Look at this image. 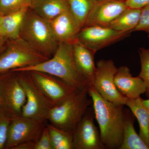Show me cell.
I'll list each match as a JSON object with an SVG mask.
<instances>
[{
	"instance_id": "cell-1",
	"label": "cell",
	"mask_w": 149,
	"mask_h": 149,
	"mask_svg": "<svg viewBox=\"0 0 149 149\" xmlns=\"http://www.w3.org/2000/svg\"><path fill=\"white\" fill-rule=\"evenodd\" d=\"M88 91L103 144L106 149H119L123 140L124 105L107 100L93 86H89Z\"/></svg>"
},
{
	"instance_id": "cell-2",
	"label": "cell",
	"mask_w": 149,
	"mask_h": 149,
	"mask_svg": "<svg viewBox=\"0 0 149 149\" xmlns=\"http://www.w3.org/2000/svg\"><path fill=\"white\" fill-rule=\"evenodd\" d=\"M38 71L54 75L77 90L88 89V85L81 77L75 66L72 44L59 43L57 49L52 58L39 64L12 70Z\"/></svg>"
},
{
	"instance_id": "cell-3",
	"label": "cell",
	"mask_w": 149,
	"mask_h": 149,
	"mask_svg": "<svg viewBox=\"0 0 149 149\" xmlns=\"http://www.w3.org/2000/svg\"><path fill=\"white\" fill-rule=\"evenodd\" d=\"M88 90L77 91L59 105L52 108L48 118L49 123L72 134L89 108L93 105Z\"/></svg>"
},
{
	"instance_id": "cell-4",
	"label": "cell",
	"mask_w": 149,
	"mask_h": 149,
	"mask_svg": "<svg viewBox=\"0 0 149 149\" xmlns=\"http://www.w3.org/2000/svg\"><path fill=\"white\" fill-rule=\"evenodd\" d=\"M19 37L49 58L54 54L58 45L49 21L30 8L22 24Z\"/></svg>"
},
{
	"instance_id": "cell-5",
	"label": "cell",
	"mask_w": 149,
	"mask_h": 149,
	"mask_svg": "<svg viewBox=\"0 0 149 149\" xmlns=\"http://www.w3.org/2000/svg\"><path fill=\"white\" fill-rule=\"evenodd\" d=\"M12 42L0 56V74L33 66L49 58L19 38Z\"/></svg>"
},
{
	"instance_id": "cell-6",
	"label": "cell",
	"mask_w": 149,
	"mask_h": 149,
	"mask_svg": "<svg viewBox=\"0 0 149 149\" xmlns=\"http://www.w3.org/2000/svg\"><path fill=\"white\" fill-rule=\"evenodd\" d=\"M16 72L26 97L21 115L40 121H48L52 107L32 80L29 72Z\"/></svg>"
},
{
	"instance_id": "cell-7",
	"label": "cell",
	"mask_w": 149,
	"mask_h": 149,
	"mask_svg": "<svg viewBox=\"0 0 149 149\" xmlns=\"http://www.w3.org/2000/svg\"><path fill=\"white\" fill-rule=\"evenodd\" d=\"M26 97L17 73L0 76V111L11 119L22 115Z\"/></svg>"
},
{
	"instance_id": "cell-8",
	"label": "cell",
	"mask_w": 149,
	"mask_h": 149,
	"mask_svg": "<svg viewBox=\"0 0 149 149\" xmlns=\"http://www.w3.org/2000/svg\"><path fill=\"white\" fill-rule=\"evenodd\" d=\"M93 86L97 92L109 101L125 105L127 99L118 91L114 83L118 68L111 60L102 59L97 63Z\"/></svg>"
},
{
	"instance_id": "cell-9",
	"label": "cell",
	"mask_w": 149,
	"mask_h": 149,
	"mask_svg": "<svg viewBox=\"0 0 149 149\" xmlns=\"http://www.w3.org/2000/svg\"><path fill=\"white\" fill-rule=\"evenodd\" d=\"M48 123V121H40L22 115L14 118L9 126L5 148L13 149L25 142L37 143Z\"/></svg>"
},
{
	"instance_id": "cell-10",
	"label": "cell",
	"mask_w": 149,
	"mask_h": 149,
	"mask_svg": "<svg viewBox=\"0 0 149 149\" xmlns=\"http://www.w3.org/2000/svg\"><path fill=\"white\" fill-rule=\"evenodd\" d=\"M28 72L52 107L59 105L78 91L54 75L38 71Z\"/></svg>"
},
{
	"instance_id": "cell-11",
	"label": "cell",
	"mask_w": 149,
	"mask_h": 149,
	"mask_svg": "<svg viewBox=\"0 0 149 149\" xmlns=\"http://www.w3.org/2000/svg\"><path fill=\"white\" fill-rule=\"evenodd\" d=\"M130 31H119L109 27L85 26L79 32L77 40L95 54L98 51L129 37Z\"/></svg>"
},
{
	"instance_id": "cell-12",
	"label": "cell",
	"mask_w": 149,
	"mask_h": 149,
	"mask_svg": "<svg viewBox=\"0 0 149 149\" xmlns=\"http://www.w3.org/2000/svg\"><path fill=\"white\" fill-rule=\"evenodd\" d=\"M93 105L72 133L73 149H106L102 142L100 130L94 122Z\"/></svg>"
},
{
	"instance_id": "cell-13",
	"label": "cell",
	"mask_w": 149,
	"mask_h": 149,
	"mask_svg": "<svg viewBox=\"0 0 149 149\" xmlns=\"http://www.w3.org/2000/svg\"><path fill=\"white\" fill-rule=\"evenodd\" d=\"M128 8L123 0H97L88 14L84 27H109Z\"/></svg>"
},
{
	"instance_id": "cell-14",
	"label": "cell",
	"mask_w": 149,
	"mask_h": 149,
	"mask_svg": "<svg viewBox=\"0 0 149 149\" xmlns=\"http://www.w3.org/2000/svg\"><path fill=\"white\" fill-rule=\"evenodd\" d=\"M49 21L53 33L58 43L72 44L77 40L82 27L70 10L63 13Z\"/></svg>"
},
{
	"instance_id": "cell-15",
	"label": "cell",
	"mask_w": 149,
	"mask_h": 149,
	"mask_svg": "<svg viewBox=\"0 0 149 149\" xmlns=\"http://www.w3.org/2000/svg\"><path fill=\"white\" fill-rule=\"evenodd\" d=\"M114 83L118 91L127 99H136L146 92V86L139 77H133L128 67L118 68Z\"/></svg>"
},
{
	"instance_id": "cell-16",
	"label": "cell",
	"mask_w": 149,
	"mask_h": 149,
	"mask_svg": "<svg viewBox=\"0 0 149 149\" xmlns=\"http://www.w3.org/2000/svg\"><path fill=\"white\" fill-rule=\"evenodd\" d=\"M75 66L81 77L89 86H93L96 67L95 54L82 45L78 40L72 44Z\"/></svg>"
},
{
	"instance_id": "cell-17",
	"label": "cell",
	"mask_w": 149,
	"mask_h": 149,
	"mask_svg": "<svg viewBox=\"0 0 149 149\" xmlns=\"http://www.w3.org/2000/svg\"><path fill=\"white\" fill-rule=\"evenodd\" d=\"M135 119L130 110L124 109L123 140L119 149H149L135 130Z\"/></svg>"
},
{
	"instance_id": "cell-18",
	"label": "cell",
	"mask_w": 149,
	"mask_h": 149,
	"mask_svg": "<svg viewBox=\"0 0 149 149\" xmlns=\"http://www.w3.org/2000/svg\"><path fill=\"white\" fill-rule=\"evenodd\" d=\"M30 8L48 21L70 10L68 0H33Z\"/></svg>"
},
{
	"instance_id": "cell-19",
	"label": "cell",
	"mask_w": 149,
	"mask_h": 149,
	"mask_svg": "<svg viewBox=\"0 0 149 149\" xmlns=\"http://www.w3.org/2000/svg\"><path fill=\"white\" fill-rule=\"evenodd\" d=\"M125 105L137 118L140 128L139 136L149 148V110L141 97L127 99Z\"/></svg>"
},
{
	"instance_id": "cell-20",
	"label": "cell",
	"mask_w": 149,
	"mask_h": 149,
	"mask_svg": "<svg viewBox=\"0 0 149 149\" xmlns=\"http://www.w3.org/2000/svg\"><path fill=\"white\" fill-rule=\"evenodd\" d=\"M29 8L3 15L1 36L11 40L20 38L19 33L25 15Z\"/></svg>"
},
{
	"instance_id": "cell-21",
	"label": "cell",
	"mask_w": 149,
	"mask_h": 149,
	"mask_svg": "<svg viewBox=\"0 0 149 149\" xmlns=\"http://www.w3.org/2000/svg\"><path fill=\"white\" fill-rule=\"evenodd\" d=\"M142 9L128 8L113 20L109 28L119 31L133 32L139 24Z\"/></svg>"
},
{
	"instance_id": "cell-22",
	"label": "cell",
	"mask_w": 149,
	"mask_h": 149,
	"mask_svg": "<svg viewBox=\"0 0 149 149\" xmlns=\"http://www.w3.org/2000/svg\"><path fill=\"white\" fill-rule=\"evenodd\" d=\"M53 149H73L72 133L47 123Z\"/></svg>"
},
{
	"instance_id": "cell-23",
	"label": "cell",
	"mask_w": 149,
	"mask_h": 149,
	"mask_svg": "<svg viewBox=\"0 0 149 149\" xmlns=\"http://www.w3.org/2000/svg\"><path fill=\"white\" fill-rule=\"evenodd\" d=\"M97 0H68L69 9L82 28L88 14Z\"/></svg>"
},
{
	"instance_id": "cell-24",
	"label": "cell",
	"mask_w": 149,
	"mask_h": 149,
	"mask_svg": "<svg viewBox=\"0 0 149 149\" xmlns=\"http://www.w3.org/2000/svg\"><path fill=\"white\" fill-rule=\"evenodd\" d=\"M33 0H0V13L3 15L30 8Z\"/></svg>"
},
{
	"instance_id": "cell-25",
	"label": "cell",
	"mask_w": 149,
	"mask_h": 149,
	"mask_svg": "<svg viewBox=\"0 0 149 149\" xmlns=\"http://www.w3.org/2000/svg\"><path fill=\"white\" fill-rule=\"evenodd\" d=\"M139 52L141 63V70L139 76L146 86V96L149 98V48H139Z\"/></svg>"
},
{
	"instance_id": "cell-26",
	"label": "cell",
	"mask_w": 149,
	"mask_h": 149,
	"mask_svg": "<svg viewBox=\"0 0 149 149\" xmlns=\"http://www.w3.org/2000/svg\"><path fill=\"white\" fill-rule=\"evenodd\" d=\"M11 120L9 116L0 111V149L4 148L5 147Z\"/></svg>"
},
{
	"instance_id": "cell-27",
	"label": "cell",
	"mask_w": 149,
	"mask_h": 149,
	"mask_svg": "<svg viewBox=\"0 0 149 149\" xmlns=\"http://www.w3.org/2000/svg\"><path fill=\"white\" fill-rule=\"evenodd\" d=\"M133 31H144L149 35V5L142 9L139 24Z\"/></svg>"
},
{
	"instance_id": "cell-28",
	"label": "cell",
	"mask_w": 149,
	"mask_h": 149,
	"mask_svg": "<svg viewBox=\"0 0 149 149\" xmlns=\"http://www.w3.org/2000/svg\"><path fill=\"white\" fill-rule=\"evenodd\" d=\"M35 149H53L47 124L35 144Z\"/></svg>"
},
{
	"instance_id": "cell-29",
	"label": "cell",
	"mask_w": 149,
	"mask_h": 149,
	"mask_svg": "<svg viewBox=\"0 0 149 149\" xmlns=\"http://www.w3.org/2000/svg\"><path fill=\"white\" fill-rule=\"evenodd\" d=\"M125 3L128 8L142 9L149 5V0H125Z\"/></svg>"
},
{
	"instance_id": "cell-30",
	"label": "cell",
	"mask_w": 149,
	"mask_h": 149,
	"mask_svg": "<svg viewBox=\"0 0 149 149\" xmlns=\"http://www.w3.org/2000/svg\"><path fill=\"white\" fill-rule=\"evenodd\" d=\"M36 143L34 142H27L19 144L13 149H35Z\"/></svg>"
},
{
	"instance_id": "cell-31",
	"label": "cell",
	"mask_w": 149,
	"mask_h": 149,
	"mask_svg": "<svg viewBox=\"0 0 149 149\" xmlns=\"http://www.w3.org/2000/svg\"><path fill=\"white\" fill-rule=\"evenodd\" d=\"M3 15L0 13V37L1 34L2 25L3 18Z\"/></svg>"
},
{
	"instance_id": "cell-32",
	"label": "cell",
	"mask_w": 149,
	"mask_h": 149,
	"mask_svg": "<svg viewBox=\"0 0 149 149\" xmlns=\"http://www.w3.org/2000/svg\"><path fill=\"white\" fill-rule=\"evenodd\" d=\"M143 103L147 108L149 110V98L147 100H143Z\"/></svg>"
},
{
	"instance_id": "cell-33",
	"label": "cell",
	"mask_w": 149,
	"mask_h": 149,
	"mask_svg": "<svg viewBox=\"0 0 149 149\" xmlns=\"http://www.w3.org/2000/svg\"><path fill=\"white\" fill-rule=\"evenodd\" d=\"M6 39V38H4L2 36L0 37V49H1V47L3 45Z\"/></svg>"
},
{
	"instance_id": "cell-34",
	"label": "cell",
	"mask_w": 149,
	"mask_h": 149,
	"mask_svg": "<svg viewBox=\"0 0 149 149\" xmlns=\"http://www.w3.org/2000/svg\"><path fill=\"white\" fill-rule=\"evenodd\" d=\"M148 37L149 38V35H148Z\"/></svg>"
},
{
	"instance_id": "cell-35",
	"label": "cell",
	"mask_w": 149,
	"mask_h": 149,
	"mask_svg": "<svg viewBox=\"0 0 149 149\" xmlns=\"http://www.w3.org/2000/svg\"><path fill=\"white\" fill-rule=\"evenodd\" d=\"M123 1H125V0H123Z\"/></svg>"
}]
</instances>
